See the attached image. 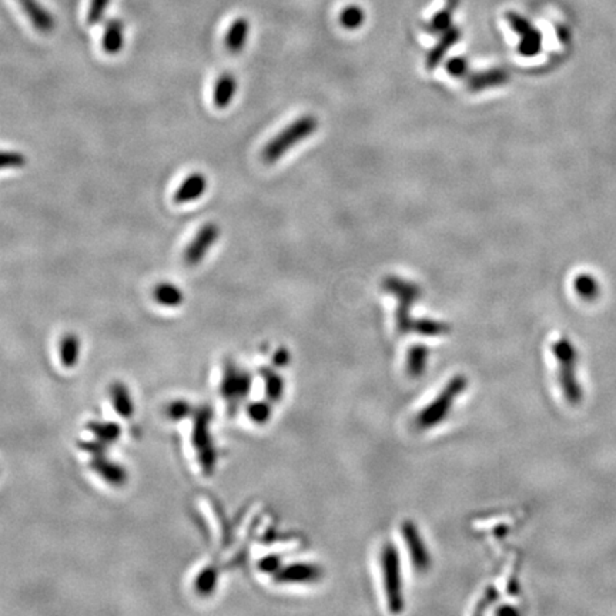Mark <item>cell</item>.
<instances>
[{
    "instance_id": "obj_1",
    "label": "cell",
    "mask_w": 616,
    "mask_h": 616,
    "mask_svg": "<svg viewBox=\"0 0 616 616\" xmlns=\"http://www.w3.org/2000/svg\"><path fill=\"white\" fill-rule=\"evenodd\" d=\"M552 353L558 364V382L562 394L571 405H576L582 400V390L576 378L578 351L572 341L562 337L554 343Z\"/></svg>"
},
{
    "instance_id": "obj_2",
    "label": "cell",
    "mask_w": 616,
    "mask_h": 616,
    "mask_svg": "<svg viewBox=\"0 0 616 616\" xmlns=\"http://www.w3.org/2000/svg\"><path fill=\"white\" fill-rule=\"evenodd\" d=\"M317 127L319 122L312 114H307L294 120L288 127H285L266 144L261 153L264 163L274 165L276 162H278V159L284 156L292 146L310 137L317 130Z\"/></svg>"
},
{
    "instance_id": "obj_3",
    "label": "cell",
    "mask_w": 616,
    "mask_h": 616,
    "mask_svg": "<svg viewBox=\"0 0 616 616\" xmlns=\"http://www.w3.org/2000/svg\"><path fill=\"white\" fill-rule=\"evenodd\" d=\"M220 237V227L215 223H206L199 233L194 236L191 243L187 246L184 251V263L189 267L199 266L203 259L207 256L210 249L215 244Z\"/></svg>"
},
{
    "instance_id": "obj_4",
    "label": "cell",
    "mask_w": 616,
    "mask_h": 616,
    "mask_svg": "<svg viewBox=\"0 0 616 616\" xmlns=\"http://www.w3.org/2000/svg\"><path fill=\"white\" fill-rule=\"evenodd\" d=\"M507 19L511 28L521 36L518 49L522 56L531 57L541 50V35H539L535 28H532V25L526 19L512 12L507 15Z\"/></svg>"
},
{
    "instance_id": "obj_5",
    "label": "cell",
    "mask_w": 616,
    "mask_h": 616,
    "mask_svg": "<svg viewBox=\"0 0 616 616\" xmlns=\"http://www.w3.org/2000/svg\"><path fill=\"white\" fill-rule=\"evenodd\" d=\"M384 288L394 292L398 295L401 304L398 312V321L401 324H405L408 321V308L413 304V301L420 295V288L414 283L404 281L397 277H387L384 280Z\"/></svg>"
},
{
    "instance_id": "obj_6",
    "label": "cell",
    "mask_w": 616,
    "mask_h": 616,
    "mask_svg": "<svg viewBox=\"0 0 616 616\" xmlns=\"http://www.w3.org/2000/svg\"><path fill=\"white\" fill-rule=\"evenodd\" d=\"M207 190V177L201 173L190 174L176 190L174 203L186 204L199 200Z\"/></svg>"
},
{
    "instance_id": "obj_7",
    "label": "cell",
    "mask_w": 616,
    "mask_h": 616,
    "mask_svg": "<svg viewBox=\"0 0 616 616\" xmlns=\"http://www.w3.org/2000/svg\"><path fill=\"white\" fill-rule=\"evenodd\" d=\"M236 92H237L236 77L231 73H223L214 85V90H213L214 106L220 110L228 107L231 102H233Z\"/></svg>"
},
{
    "instance_id": "obj_8",
    "label": "cell",
    "mask_w": 616,
    "mask_h": 616,
    "mask_svg": "<svg viewBox=\"0 0 616 616\" xmlns=\"http://www.w3.org/2000/svg\"><path fill=\"white\" fill-rule=\"evenodd\" d=\"M509 81V76L502 69H491L487 71L475 73L468 77V88L471 92H481L488 88H497L505 85Z\"/></svg>"
},
{
    "instance_id": "obj_9",
    "label": "cell",
    "mask_w": 616,
    "mask_h": 616,
    "mask_svg": "<svg viewBox=\"0 0 616 616\" xmlns=\"http://www.w3.org/2000/svg\"><path fill=\"white\" fill-rule=\"evenodd\" d=\"M459 39H461V30H459V28H455V26H451L444 33H441L438 43L434 46V49L427 56V69L434 70L441 63V60L448 53V50Z\"/></svg>"
},
{
    "instance_id": "obj_10",
    "label": "cell",
    "mask_w": 616,
    "mask_h": 616,
    "mask_svg": "<svg viewBox=\"0 0 616 616\" xmlns=\"http://www.w3.org/2000/svg\"><path fill=\"white\" fill-rule=\"evenodd\" d=\"M249 30H250V25H249L247 19H244V18L236 19L233 23H231V26L227 30V35L224 37L225 49L233 54L240 53L246 46V42L249 37Z\"/></svg>"
},
{
    "instance_id": "obj_11",
    "label": "cell",
    "mask_w": 616,
    "mask_h": 616,
    "mask_svg": "<svg viewBox=\"0 0 616 616\" xmlns=\"http://www.w3.org/2000/svg\"><path fill=\"white\" fill-rule=\"evenodd\" d=\"M124 26L119 19H110L105 26L102 47L107 54H117L124 45Z\"/></svg>"
},
{
    "instance_id": "obj_12",
    "label": "cell",
    "mask_w": 616,
    "mask_h": 616,
    "mask_svg": "<svg viewBox=\"0 0 616 616\" xmlns=\"http://www.w3.org/2000/svg\"><path fill=\"white\" fill-rule=\"evenodd\" d=\"M19 2L37 30L47 33L54 28L53 18L42 6H39L35 0H19Z\"/></svg>"
},
{
    "instance_id": "obj_13",
    "label": "cell",
    "mask_w": 616,
    "mask_h": 616,
    "mask_svg": "<svg viewBox=\"0 0 616 616\" xmlns=\"http://www.w3.org/2000/svg\"><path fill=\"white\" fill-rule=\"evenodd\" d=\"M154 298L163 305L174 307L183 301V292L172 283H160L154 288Z\"/></svg>"
},
{
    "instance_id": "obj_14",
    "label": "cell",
    "mask_w": 616,
    "mask_h": 616,
    "mask_svg": "<svg viewBox=\"0 0 616 616\" xmlns=\"http://www.w3.org/2000/svg\"><path fill=\"white\" fill-rule=\"evenodd\" d=\"M452 15L454 12L448 11V9H441L437 15H434V18L430 22H425L421 25V28L430 33V35H441L444 33L446 29L451 28V22H452Z\"/></svg>"
},
{
    "instance_id": "obj_15",
    "label": "cell",
    "mask_w": 616,
    "mask_h": 616,
    "mask_svg": "<svg viewBox=\"0 0 616 616\" xmlns=\"http://www.w3.org/2000/svg\"><path fill=\"white\" fill-rule=\"evenodd\" d=\"M364 19H365L364 11L357 5H350V6L344 8L343 12L340 13V23L343 28H345L348 30H355V29L361 28L364 23Z\"/></svg>"
},
{
    "instance_id": "obj_16",
    "label": "cell",
    "mask_w": 616,
    "mask_h": 616,
    "mask_svg": "<svg viewBox=\"0 0 616 616\" xmlns=\"http://www.w3.org/2000/svg\"><path fill=\"white\" fill-rule=\"evenodd\" d=\"M575 290L581 298L586 301H592L599 295V284L598 281L588 274H582L575 280Z\"/></svg>"
},
{
    "instance_id": "obj_17",
    "label": "cell",
    "mask_w": 616,
    "mask_h": 616,
    "mask_svg": "<svg viewBox=\"0 0 616 616\" xmlns=\"http://www.w3.org/2000/svg\"><path fill=\"white\" fill-rule=\"evenodd\" d=\"M28 165V158L20 151L0 150V170L22 169Z\"/></svg>"
},
{
    "instance_id": "obj_18",
    "label": "cell",
    "mask_w": 616,
    "mask_h": 616,
    "mask_svg": "<svg viewBox=\"0 0 616 616\" xmlns=\"http://www.w3.org/2000/svg\"><path fill=\"white\" fill-rule=\"evenodd\" d=\"M110 4V0H92L90 6H89V12H88V25L95 26L97 23L102 22V19L105 18L106 9Z\"/></svg>"
},
{
    "instance_id": "obj_19",
    "label": "cell",
    "mask_w": 616,
    "mask_h": 616,
    "mask_svg": "<svg viewBox=\"0 0 616 616\" xmlns=\"http://www.w3.org/2000/svg\"><path fill=\"white\" fill-rule=\"evenodd\" d=\"M446 71L454 77H462L468 71V61L464 57H454L446 61Z\"/></svg>"
}]
</instances>
